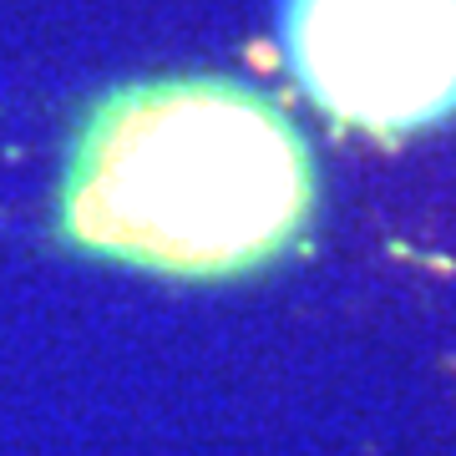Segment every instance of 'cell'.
<instances>
[{
	"label": "cell",
	"instance_id": "6da1fadb",
	"mask_svg": "<svg viewBox=\"0 0 456 456\" xmlns=\"http://www.w3.org/2000/svg\"><path fill=\"white\" fill-rule=\"evenodd\" d=\"M310 203V152L274 102L178 77L92 107L66 158L61 233L102 259L218 279L279 259Z\"/></svg>",
	"mask_w": 456,
	"mask_h": 456
},
{
	"label": "cell",
	"instance_id": "7a4b0ae2",
	"mask_svg": "<svg viewBox=\"0 0 456 456\" xmlns=\"http://www.w3.org/2000/svg\"><path fill=\"white\" fill-rule=\"evenodd\" d=\"M294 77L330 117L406 137L456 112V0H289Z\"/></svg>",
	"mask_w": 456,
	"mask_h": 456
}]
</instances>
